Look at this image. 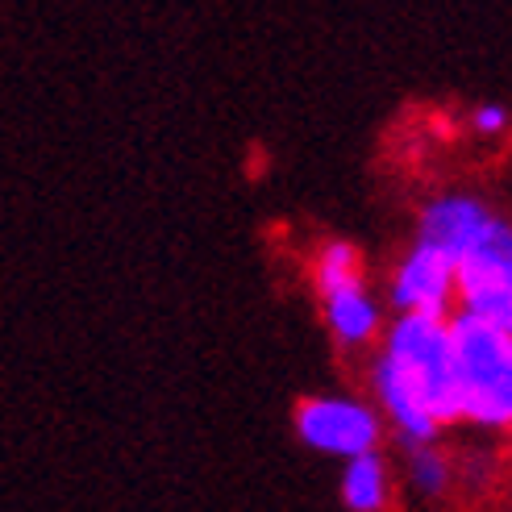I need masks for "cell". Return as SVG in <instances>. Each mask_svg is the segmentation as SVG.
Here are the masks:
<instances>
[{
  "label": "cell",
  "instance_id": "cell-1",
  "mask_svg": "<svg viewBox=\"0 0 512 512\" xmlns=\"http://www.w3.org/2000/svg\"><path fill=\"white\" fill-rule=\"evenodd\" d=\"M392 363L417 383L429 413L438 417L442 433L463 425V400H458V367H454V334L450 317L429 313H396L388 317L379 346Z\"/></svg>",
  "mask_w": 512,
  "mask_h": 512
},
{
  "label": "cell",
  "instance_id": "cell-2",
  "mask_svg": "<svg viewBox=\"0 0 512 512\" xmlns=\"http://www.w3.org/2000/svg\"><path fill=\"white\" fill-rule=\"evenodd\" d=\"M450 334H454L463 425L488 429V433L508 429L512 421V338L463 313L450 317Z\"/></svg>",
  "mask_w": 512,
  "mask_h": 512
},
{
  "label": "cell",
  "instance_id": "cell-3",
  "mask_svg": "<svg viewBox=\"0 0 512 512\" xmlns=\"http://www.w3.org/2000/svg\"><path fill=\"white\" fill-rule=\"evenodd\" d=\"M292 425L300 446H309L313 454H325V458H338V463L383 450V438H388L379 408L367 396H350V392L304 396L292 408Z\"/></svg>",
  "mask_w": 512,
  "mask_h": 512
},
{
  "label": "cell",
  "instance_id": "cell-4",
  "mask_svg": "<svg viewBox=\"0 0 512 512\" xmlns=\"http://www.w3.org/2000/svg\"><path fill=\"white\" fill-rule=\"evenodd\" d=\"M458 271V304L454 313L483 321L512 338V221L496 217L463 259Z\"/></svg>",
  "mask_w": 512,
  "mask_h": 512
},
{
  "label": "cell",
  "instance_id": "cell-5",
  "mask_svg": "<svg viewBox=\"0 0 512 512\" xmlns=\"http://www.w3.org/2000/svg\"><path fill=\"white\" fill-rule=\"evenodd\" d=\"M458 304V271L454 259L425 242L408 246L383 288V309L396 313H429V317H454Z\"/></svg>",
  "mask_w": 512,
  "mask_h": 512
},
{
  "label": "cell",
  "instance_id": "cell-6",
  "mask_svg": "<svg viewBox=\"0 0 512 512\" xmlns=\"http://www.w3.org/2000/svg\"><path fill=\"white\" fill-rule=\"evenodd\" d=\"M496 213L471 192H442L429 196L417 213V242L442 250L446 259H463V254L488 234Z\"/></svg>",
  "mask_w": 512,
  "mask_h": 512
},
{
  "label": "cell",
  "instance_id": "cell-7",
  "mask_svg": "<svg viewBox=\"0 0 512 512\" xmlns=\"http://www.w3.org/2000/svg\"><path fill=\"white\" fill-rule=\"evenodd\" d=\"M321 321L342 354H363L379 346L383 329H388V309L367 279H354L334 292H321Z\"/></svg>",
  "mask_w": 512,
  "mask_h": 512
},
{
  "label": "cell",
  "instance_id": "cell-8",
  "mask_svg": "<svg viewBox=\"0 0 512 512\" xmlns=\"http://www.w3.org/2000/svg\"><path fill=\"white\" fill-rule=\"evenodd\" d=\"M338 500L346 512H396L400 488H396V467L383 450L358 454L342 463L338 479Z\"/></svg>",
  "mask_w": 512,
  "mask_h": 512
},
{
  "label": "cell",
  "instance_id": "cell-9",
  "mask_svg": "<svg viewBox=\"0 0 512 512\" xmlns=\"http://www.w3.org/2000/svg\"><path fill=\"white\" fill-rule=\"evenodd\" d=\"M400 450H404V475L417 496L442 500L454 488L458 463L450 458V450H442L438 442H417V446H400Z\"/></svg>",
  "mask_w": 512,
  "mask_h": 512
},
{
  "label": "cell",
  "instance_id": "cell-10",
  "mask_svg": "<svg viewBox=\"0 0 512 512\" xmlns=\"http://www.w3.org/2000/svg\"><path fill=\"white\" fill-rule=\"evenodd\" d=\"M354 279H367V263H363V250L346 238H329L317 259H313V288L321 292H334L342 284H354Z\"/></svg>",
  "mask_w": 512,
  "mask_h": 512
},
{
  "label": "cell",
  "instance_id": "cell-11",
  "mask_svg": "<svg viewBox=\"0 0 512 512\" xmlns=\"http://www.w3.org/2000/svg\"><path fill=\"white\" fill-rule=\"evenodd\" d=\"M467 125L479 134V138H500L512 130V109L500 105V100H483V105H475L467 113Z\"/></svg>",
  "mask_w": 512,
  "mask_h": 512
},
{
  "label": "cell",
  "instance_id": "cell-12",
  "mask_svg": "<svg viewBox=\"0 0 512 512\" xmlns=\"http://www.w3.org/2000/svg\"><path fill=\"white\" fill-rule=\"evenodd\" d=\"M508 429H512V421H508Z\"/></svg>",
  "mask_w": 512,
  "mask_h": 512
}]
</instances>
